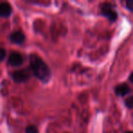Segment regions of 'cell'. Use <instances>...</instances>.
<instances>
[{"label": "cell", "instance_id": "3", "mask_svg": "<svg viewBox=\"0 0 133 133\" xmlns=\"http://www.w3.org/2000/svg\"><path fill=\"white\" fill-rule=\"evenodd\" d=\"M11 76L15 82H17V83H22V82L26 81L31 77V71L28 69H19V70L14 71Z\"/></svg>", "mask_w": 133, "mask_h": 133}, {"label": "cell", "instance_id": "2", "mask_svg": "<svg viewBox=\"0 0 133 133\" xmlns=\"http://www.w3.org/2000/svg\"><path fill=\"white\" fill-rule=\"evenodd\" d=\"M101 14L111 22H114L118 18V13L115 10L114 6L110 3H104L101 5Z\"/></svg>", "mask_w": 133, "mask_h": 133}, {"label": "cell", "instance_id": "9", "mask_svg": "<svg viewBox=\"0 0 133 133\" xmlns=\"http://www.w3.org/2000/svg\"><path fill=\"white\" fill-rule=\"evenodd\" d=\"M125 105L127 106L129 109H132L133 107V97L129 96L127 99L125 100Z\"/></svg>", "mask_w": 133, "mask_h": 133}, {"label": "cell", "instance_id": "8", "mask_svg": "<svg viewBox=\"0 0 133 133\" xmlns=\"http://www.w3.org/2000/svg\"><path fill=\"white\" fill-rule=\"evenodd\" d=\"M26 133H38V130H37V128L36 126H28L26 129Z\"/></svg>", "mask_w": 133, "mask_h": 133}, {"label": "cell", "instance_id": "12", "mask_svg": "<svg viewBox=\"0 0 133 133\" xmlns=\"http://www.w3.org/2000/svg\"><path fill=\"white\" fill-rule=\"evenodd\" d=\"M132 77H133V73H130V75H129V81L130 82H132L133 81V79H132Z\"/></svg>", "mask_w": 133, "mask_h": 133}, {"label": "cell", "instance_id": "7", "mask_svg": "<svg viewBox=\"0 0 133 133\" xmlns=\"http://www.w3.org/2000/svg\"><path fill=\"white\" fill-rule=\"evenodd\" d=\"M9 38L14 44L21 45L25 41V35L21 31H15L9 36Z\"/></svg>", "mask_w": 133, "mask_h": 133}, {"label": "cell", "instance_id": "6", "mask_svg": "<svg viewBox=\"0 0 133 133\" xmlns=\"http://www.w3.org/2000/svg\"><path fill=\"white\" fill-rule=\"evenodd\" d=\"M12 13V6L8 2L0 3V17H8Z\"/></svg>", "mask_w": 133, "mask_h": 133}, {"label": "cell", "instance_id": "5", "mask_svg": "<svg viewBox=\"0 0 133 133\" xmlns=\"http://www.w3.org/2000/svg\"><path fill=\"white\" fill-rule=\"evenodd\" d=\"M115 93L118 96L124 97L130 93V88H129V86L127 83H121L119 85L116 86V88H115Z\"/></svg>", "mask_w": 133, "mask_h": 133}, {"label": "cell", "instance_id": "13", "mask_svg": "<svg viewBox=\"0 0 133 133\" xmlns=\"http://www.w3.org/2000/svg\"><path fill=\"white\" fill-rule=\"evenodd\" d=\"M124 133H132V131L129 130V131H126V132H124Z\"/></svg>", "mask_w": 133, "mask_h": 133}, {"label": "cell", "instance_id": "11", "mask_svg": "<svg viewBox=\"0 0 133 133\" xmlns=\"http://www.w3.org/2000/svg\"><path fill=\"white\" fill-rule=\"evenodd\" d=\"M6 50H5L4 48H0V62L4 60V58L6 57Z\"/></svg>", "mask_w": 133, "mask_h": 133}, {"label": "cell", "instance_id": "10", "mask_svg": "<svg viewBox=\"0 0 133 133\" xmlns=\"http://www.w3.org/2000/svg\"><path fill=\"white\" fill-rule=\"evenodd\" d=\"M126 8H127V9H129L130 12L133 11V1L132 0H128V1H126Z\"/></svg>", "mask_w": 133, "mask_h": 133}, {"label": "cell", "instance_id": "4", "mask_svg": "<svg viewBox=\"0 0 133 133\" xmlns=\"http://www.w3.org/2000/svg\"><path fill=\"white\" fill-rule=\"evenodd\" d=\"M23 56L18 52H12L9 55V58H8V64L12 66H19L23 64Z\"/></svg>", "mask_w": 133, "mask_h": 133}, {"label": "cell", "instance_id": "1", "mask_svg": "<svg viewBox=\"0 0 133 133\" xmlns=\"http://www.w3.org/2000/svg\"><path fill=\"white\" fill-rule=\"evenodd\" d=\"M29 64L33 75L43 83H46L51 78V69L39 56L31 54L29 56Z\"/></svg>", "mask_w": 133, "mask_h": 133}]
</instances>
